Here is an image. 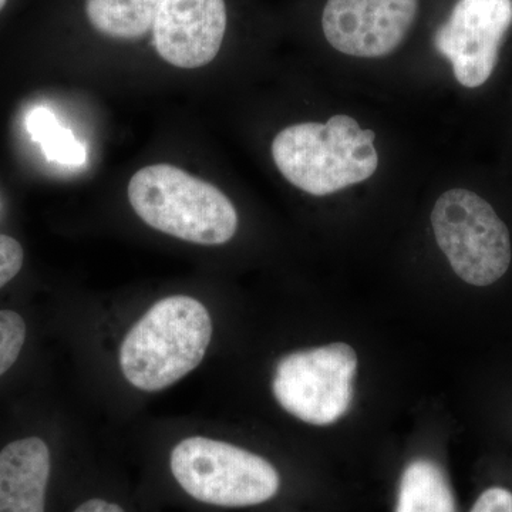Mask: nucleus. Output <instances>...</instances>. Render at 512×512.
<instances>
[{"label":"nucleus","mask_w":512,"mask_h":512,"mask_svg":"<svg viewBox=\"0 0 512 512\" xmlns=\"http://www.w3.org/2000/svg\"><path fill=\"white\" fill-rule=\"evenodd\" d=\"M52 457L39 437L12 441L0 451V512H45Z\"/></svg>","instance_id":"obj_10"},{"label":"nucleus","mask_w":512,"mask_h":512,"mask_svg":"<svg viewBox=\"0 0 512 512\" xmlns=\"http://www.w3.org/2000/svg\"><path fill=\"white\" fill-rule=\"evenodd\" d=\"M511 26L512 0H458L434 35V47L461 86L477 89L494 73Z\"/></svg>","instance_id":"obj_7"},{"label":"nucleus","mask_w":512,"mask_h":512,"mask_svg":"<svg viewBox=\"0 0 512 512\" xmlns=\"http://www.w3.org/2000/svg\"><path fill=\"white\" fill-rule=\"evenodd\" d=\"M6 3H8V0H0V12L5 8Z\"/></svg>","instance_id":"obj_18"},{"label":"nucleus","mask_w":512,"mask_h":512,"mask_svg":"<svg viewBox=\"0 0 512 512\" xmlns=\"http://www.w3.org/2000/svg\"><path fill=\"white\" fill-rule=\"evenodd\" d=\"M356 370L355 349L346 343L298 350L279 360L272 392L296 419L329 426L349 412Z\"/></svg>","instance_id":"obj_6"},{"label":"nucleus","mask_w":512,"mask_h":512,"mask_svg":"<svg viewBox=\"0 0 512 512\" xmlns=\"http://www.w3.org/2000/svg\"><path fill=\"white\" fill-rule=\"evenodd\" d=\"M28 130L33 140L42 144L43 153L49 160L76 167L86 161V151L77 143L72 131L60 126L49 110L32 111L28 117Z\"/></svg>","instance_id":"obj_13"},{"label":"nucleus","mask_w":512,"mask_h":512,"mask_svg":"<svg viewBox=\"0 0 512 512\" xmlns=\"http://www.w3.org/2000/svg\"><path fill=\"white\" fill-rule=\"evenodd\" d=\"M373 130L353 117L336 114L326 123L284 128L272 143L281 174L299 190L325 197L369 180L379 167Z\"/></svg>","instance_id":"obj_2"},{"label":"nucleus","mask_w":512,"mask_h":512,"mask_svg":"<svg viewBox=\"0 0 512 512\" xmlns=\"http://www.w3.org/2000/svg\"><path fill=\"white\" fill-rule=\"evenodd\" d=\"M163 0H86L89 22L114 39H137L153 29Z\"/></svg>","instance_id":"obj_12"},{"label":"nucleus","mask_w":512,"mask_h":512,"mask_svg":"<svg viewBox=\"0 0 512 512\" xmlns=\"http://www.w3.org/2000/svg\"><path fill=\"white\" fill-rule=\"evenodd\" d=\"M73 512H126L119 504L103 500V498H92L84 501Z\"/></svg>","instance_id":"obj_17"},{"label":"nucleus","mask_w":512,"mask_h":512,"mask_svg":"<svg viewBox=\"0 0 512 512\" xmlns=\"http://www.w3.org/2000/svg\"><path fill=\"white\" fill-rule=\"evenodd\" d=\"M127 194L147 225L192 244H227L238 229V212L227 195L174 165L141 168Z\"/></svg>","instance_id":"obj_3"},{"label":"nucleus","mask_w":512,"mask_h":512,"mask_svg":"<svg viewBox=\"0 0 512 512\" xmlns=\"http://www.w3.org/2000/svg\"><path fill=\"white\" fill-rule=\"evenodd\" d=\"M470 512H512V493L504 487H491L477 498Z\"/></svg>","instance_id":"obj_16"},{"label":"nucleus","mask_w":512,"mask_h":512,"mask_svg":"<svg viewBox=\"0 0 512 512\" xmlns=\"http://www.w3.org/2000/svg\"><path fill=\"white\" fill-rule=\"evenodd\" d=\"M26 333L25 319L18 312L0 311V376L5 375L19 359Z\"/></svg>","instance_id":"obj_14"},{"label":"nucleus","mask_w":512,"mask_h":512,"mask_svg":"<svg viewBox=\"0 0 512 512\" xmlns=\"http://www.w3.org/2000/svg\"><path fill=\"white\" fill-rule=\"evenodd\" d=\"M212 338L210 312L191 296L161 299L133 326L120 346V369L141 392H161L197 369Z\"/></svg>","instance_id":"obj_1"},{"label":"nucleus","mask_w":512,"mask_h":512,"mask_svg":"<svg viewBox=\"0 0 512 512\" xmlns=\"http://www.w3.org/2000/svg\"><path fill=\"white\" fill-rule=\"evenodd\" d=\"M23 259L22 245L15 238L0 234V289L19 274Z\"/></svg>","instance_id":"obj_15"},{"label":"nucleus","mask_w":512,"mask_h":512,"mask_svg":"<svg viewBox=\"0 0 512 512\" xmlns=\"http://www.w3.org/2000/svg\"><path fill=\"white\" fill-rule=\"evenodd\" d=\"M417 10L419 0H328L322 29L343 55L376 59L402 45Z\"/></svg>","instance_id":"obj_8"},{"label":"nucleus","mask_w":512,"mask_h":512,"mask_svg":"<svg viewBox=\"0 0 512 512\" xmlns=\"http://www.w3.org/2000/svg\"><path fill=\"white\" fill-rule=\"evenodd\" d=\"M394 512H457L453 488L436 461L417 458L407 464Z\"/></svg>","instance_id":"obj_11"},{"label":"nucleus","mask_w":512,"mask_h":512,"mask_svg":"<svg viewBox=\"0 0 512 512\" xmlns=\"http://www.w3.org/2000/svg\"><path fill=\"white\" fill-rule=\"evenodd\" d=\"M170 468L185 493L215 507L268 503L281 488L278 471L264 457L208 437L181 440L171 451Z\"/></svg>","instance_id":"obj_4"},{"label":"nucleus","mask_w":512,"mask_h":512,"mask_svg":"<svg viewBox=\"0 0 512 512\" xmlns=\"http://www.w3.org/2000/svg\"><path fill=\"white\" fill-rule=\"evenodd\" d=\"M431 225L451 268L467 284L493 285L510 268V231L476 192L454 188L441 194Z\"/></svg>","instance_id":"obj_5"},{"label":"nucleus","mask_w":512,"mask_h":512,"mask_svg":"<svg viewBox=\"0 0 512 512\" xmlns=\"http://www.w3.org/2000/svg\"><path fill=\"white\" fill-rule=\"evenodd\" d=\"M225 30V0H163L153 25L154 46L165 62L198 69L220 53Z\"/></svg>","instance_id":"obj_9"}]
</instances>
